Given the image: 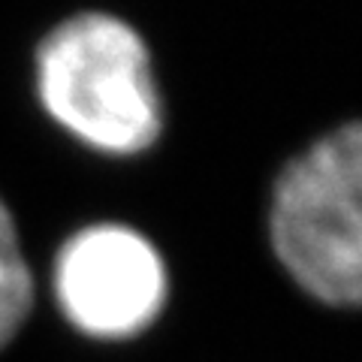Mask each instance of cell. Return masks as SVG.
I'll list each match as a JSON object with an SVG mask.
<instances>
[{"mask_svg": "<svg viewBox=\"0 0 362 362\" xmlns=\"http://www.w3.org/2000/svg\"><path fill=\"white\" fill-rule=\"evenodd\" d=\"M269 230L281 266L305 293L338 308L362 305V121L290 160Z\"/></svg>", "mask_w": 362, "mask_h": 362, "instance_id": "2", "label": "cell"}, {"mask_svg": "<svg viewBox=\"0 0 362 362\" xmlns=\"http://www.w3.org/2000/svg\"><path fill=\"white\" fill-rule=\"evenodd\" d=\"M33 302V281L18 247L16 223L6 206L0 202V347L18 332L28 320Z\"/></svg>", "mask_w": 362, "mask_h": 362, "instance_id": "4", "label": "cell"}, {"mask_svg": "<svg viewBox=\"0 0 362 362\" xmlns=\"http://www.w3.org/2000/svg\"><path fill=\"white\" fill-rule=\"evenodd\" d=\"M37 90L54 124L103 154H139L163 127L148 49L103 13L76 16L42 40Z\"/></svg>", "mask_w": 362, "mask_h": 362, "instance_id": "1", "label": "cell"}, {"mask_svg": "<svg viewBox=\"0 0 362 362\" xmlns=\"http://www.w3.org/2000/svg\"><path fill=\"white\" fill-rule=\"evenodd\" d=\"M54 296L85 335L130 338L160 314L166 269L139 233L100 223L64 245L54 263Z\"/></svg>", "mask_w": 362, "mask_h": 362, "instance_id": "3", "label": "cell"}]
</instances>
